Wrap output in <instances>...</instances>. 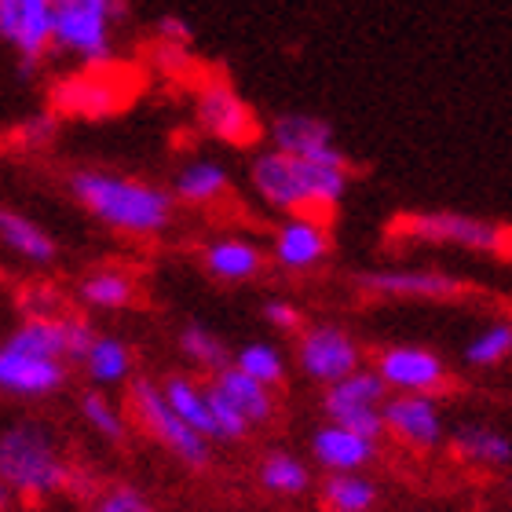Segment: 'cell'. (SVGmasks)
Instances as JSON below:
<instances>
[{
	"instance_id": "37",
	"label": "cell",
	"mask_w": 512,
	"mask_h": 512,
	"mask_svg": "<svg viewBox=\"0 0 512 512\" xmlns=\"http://www.w3.org/2000/svg\"><path fill=\"white\" fill-rule=\"evenodd\" d=\"M260 319L267 322V330H275V333H293L297 337L308 322H304V308H300L293 297H267L264 304H260Z\"/></svg>"
},
{
	"instance_id": "17",
	"label": "cell",
	"mask_w": 512,
	"mask_h": 512,
	"mask_svg": "<svg viewBox=\"0 0 512 512\" xmlns=\"http://www.w3.org/2000/svg\"><path fill=\"white\" fill-rule=\"evenodd\" d=\"M384 436L414 450H432L443 443L447 425L436 395H388L384 403Z\"/></svg>"
},
{
	"instance_id": "35",
	"label": "cell",
	"mask_w": 512,
	"mask_h": 512,
	"mask_svg": "<svg viewBox=\"0 0 512 512\" xmlns=\"http://www.w3.org/2000/svg\"><path fill=\"white\" fill-rule=\"evenodd\" d=\"M92 512H158V505L132 483H110L92 498Z\"/></svg>"
},
{
	"instance_id": "18",
	"label": "cell",
	"mask_w": 512,
	"mask_h": 512,
	"mask_svg": "<svg viewBox=\"0 0 512 512\" xmlns=\"http://www.w3.org/2000/svg\"><path fill=\"white\" fill-rule=\"evenodd\" d=\"M198 264L209 278L224 282V286H246V282H256L264 275L271 256L267 249L249 235H216L209 238L198 253Z\"/></svg>"
},
{
	"instance_id": "36",
	"label": "cell",
	"mask_w": 512,
	"mask_h": 512,
	"mask_svg": "<svg viewBox=\"0 0 512 512\" xmlns=\"http://www.w3.org/2000/svg\"><path fill=\"white\" fill-rule=\"evenodd\" d=\"M22 319H59V315H66V297L59 293L55 286H48V282H33V286L22 289Z\"/></svg>"
},
{
	"instance_id": "16",
	"label": "cell",
	"mask_w": 512,
	"mask_h": 512,
	"mask_svg": "<svg viewBox=\"0 0 512 512\" xmlns=\"http://www.w3.org/2000/svg\"><path fill=\"white\" fill-rule=\"evenodd\" d=\"M70 381V363L63 359H44L0 341V395L11 399H48L59 395Z\"/></svg>"
},
{
	"instance_id": "21",
	"label": "cell",
	"mask_w": 512,
	"mask_h": 512,
	"mask_svg": "<svg viewBox=\"0 0 512 512\" xmlns=\"http://www.w3.org/2000/svg\"><path fill=\"white\" fill-rule=\"evenodd\" d=\"M311 458L330 472H363L377 458V439H366L352 428L326 421L311 432Z\"/></svg>"
},
{
	"instance_id": "1",
	"label": "cell",
	"mask_w": 512,
	"mask_h": 512,
	"mask_svg": "<svg viewBox=\"0 0 512 512\" xmlns=\"http://www.w3.org/2000/svg\"><path fill=\"white\" fill-rule=\"evenodd\" d=\"M63 187L110 235L147 242L165 235L176 220L172 191L147 176H132L107 165H77L63 176Z\"/></svg>"
},
{
	"instance_id": "4",
	"label": "cell",
	"mask_w": 512,
	"mask_h": 512,
	"mask_svg": "<svg viewBox=\"0 0 512 512\" xmlns=\"http://www.w3.org/2000/svg\"><path fill=\"white\" fill-rule=\"evenodd\" d=\"M128 0H55V59L74 66H114Z\"/></svg>"
},
{
	"instance_id": "33",
	"label": "cell",
	"mask_w": 512,
	"mask_h": 512,
	"mask_svg": "<svg viewBox=\"0 0 512 512\" xmlns=\"http://www.w3.org/2000/svg\"><path fill=\"white\" fill-rule=\"evenodd\" d=\"M512 355V322H491L465 344V363L476 370H491Z\"/></svg>"
},
{
	"instance_id": "26",
	"label": "cell",
	"mask_w": 512,
	"mask_h": 512,
	"mask_svg": "<svg viewBox=\"0 0 512 512\" xmlns=\"http://www.w3.org/2000/svg\"><path fill=\"white\" fill-rule=\"evenodd\" d=\"M176 348L194 370H202V374L216 377L220 370L235 363V352H231V344L220 337L216 330H209L205 322H183L180 333H176Z\"/></svg>"
},
{
	"instance_id": "19",
	"label": "cell",
	"mask_w": 512,
	"mask_h": 512,
	"mask_svg": "<svg viewBox=\"0 0 512 512\" xmlns=\"http://www.w3.org/2000/svg\"><path fill=\"white\" fill-rule=\"evenodd\" d=\"M231 187H235L231 169L220 158H209V154H194V158L180 161L169 183L176 205H187V209L224 202L227 194H231Z\"/></svg>"
},
{
	"instance_id": "14",
	"label": "cell",
	"mask_w": 512,
	"mask_h": 512,
	"mask_svg": "<svg viewBox=\"0 0 512 512\" xmlns=\"http://www.w3.org/2000/svg\"><path fill=\"white\" fill-rule=\"evenodd\" d=\"M267 256L282 275H311L333 256L330 224L322 216H282L271 231Z\"/></svg>"
},
{
	"instance_id": "34",
	"label": "cell",
	"mask_w": 512,
	"mask_h": 512,
	"mask_svg": "<svg viewBox=\"0 0 512 512\" xmlns=\"http://www.w3.org/2000/svg\"><path fill=\"white\" fill-rule=\"evenodd\" d=\"M59 132H63V118L55 110H37V114H30V118H22L15 125L11 139L26 150H48L59 139Z\"/></svg>"
},
{
	"instance_id": "22",
	"label": "cell",
	"mask_w": 512,
	"mask_h": 512,
	"mask_svg": "<svg viewBox=\"0 0 512 512\" xmlns=\"http://www.w3.org/2000/svg\"><path fill=\"white\" fill-rule=\"evenodd\" d=\"M77 366H81V374H85V381L92 384V388L107 392V388L132 384V377H136V352H132V344H128L125 337L99 330L92 348H88L85 359Z\"/></svg>"
},
{
	"instance_id": "25",
	"label": "cell",
	"mask_w": 512,
	"mask_h": 512,
	"mask_svg": "<svg viewBox=\"0 0 512 512\" xmlns=\"http://www.w3.org/2000/svg\"><path fill=\"white\" fill-rule=\"evenodd\" d=\"M161 392H165L169 406L194 428V432H202L209 443H216L209 384L198 381V377H191V374H165V377H161Z\"/></svg>"
},
{
	"instance_id": "11",
	"label": "cell",
	"mask_w": 512,
	"mask_h": 512,
	"mask_svg": "<svg viewBox=\"0 0 512 512\" xmlns=\"http://www.w3.org/2000/svg\"><path fill=\"white\" fill-rule=\"evenodd\" d=\"M388 384L381 381L374 366H363L355 370L352 377L322 388V410H326V421H337V425L352 428L359 436L377 439L384 436V403H388Z\"/></svg>"
},
{
	"instance_id": "20",
	"label": "cell",
	"mask_w": 512,
	"mask_h": 512,
	"mask_svg": "<svg viewBox=\"0 0 512 512\" xmlns=\"http://www.w3.org/2000/svg\"><path fill=\"white\" fill-rule=\"evenodd\" d=\"M0 249L26 267H55L63 256L59 238L48 227H41L33 216L19 213L11 205H0Z\"/></svg>"
},
{
	"instance_id": "28",
	"label": "cell",
	"mask_w": 512,
	"mask_h": 512,
	"mask_svg": "<svg viewBox=\"0 0 512 512\" xmlns=\"http://www.w3.org/2000/svg\"><path fill=\"white\" fill-rule=\"evenodd\" d=\"M66 315H70V311H66ZM66 315H59V319H19L15 326H11V333L4 337V341L22 348V352H30V355H44V359H63V363H70Z\"/></svg>"
},
{
	"instance_id": "32",
	"label": "cell",
	"mask_w": 512,
	"mask_h": 512,
	"mask_svg": "<svg viewBox=\"0 0 512 512\" xmlns=\"http://www.w3.org/2000/svg\"><path fill=\"white\" fill-rule=\"evenodd\" d=\"M242 374H249L253 381L267 384V388H278V384H286V355H282V348L271 341H246L242 348L235 352V363Z\"/></svg>"
},
{
	"instance_id": "5",
	"label": "cell",
	"mask_w": 512,
	"mask_h": 512,
	"mask_svg": "<svg viewBox=\"0 0 512 512\" xmlns=\"http://www.w3.org/2000/svg\"><path fill=\"white\" fill-rule=\"evenodd\" d=\"M128 417H132V425H136L150 443H158L172 461H180L183 469H191V472L209 469L213 443H209L202 432H194V428L172 410L165 392H161V381H154V377H132V384H128Z\"/></svg>"
},
{
	"instance_id": "15",
	"label": "cell",
	"mask_w": 512,
	"mask_h": 512,
	"mask_svg": "<svg viewBox=\"0 0 512 512\" xmlns=\"http://www.w3.org/2000/svg\"><path fill=\"white\" fill-rule=\"evenodd\" d=\"M374 370L392 395H439L450 384L447 363L421 344H392L377 352Z\"/></svg>"
},
{
	"instance_id": "29",
	"label": "cell",
	"mask_w": 512,
	"mask_h": 512,
	"mask_svg": "<svg viewBox=\"0 0 512 512\" xmlns=\"http://www.w3.org/2000/svg\"><path fill=\"white\" fill-rule=\"evenodd\" d=\"M260 487L278 498H297L311 487V469L308 461H300L297 454L289 450H271L264 461H260Z\"/></svg>"
},
{
	"instance_id": "23",
	"label": "cell",
	"mask_w": 512,
	"mask_h": 512,
	"mask_svg": "<svg viewBox=\"0 0 512 512\" xmlns=\"http://www.w3.org/2000/svg\"><path fill=\"white\" fill-rule=\"evenodd\" d=\"M77 300L85 311H125L139 300V282L118 264H99L77 278Z\"/></svg>"
},
{
	"instance_id": "27",
	"label": "cell",
	"mask_w": 512,
	"mask_h": 512,
	"mask_svg": "<svg viewBox=\"0 0 512 512\" xmlns=\"http://www.w3.org/2000/svg\"><path fill=\"white\" fill-rule=\"evenodd\" d=\"M450 447L469 465H483V469H505V465H512V439L502 436L498 428L461 425L450 436Z\"/></svg>"
},
{
	"instance_id": "31",
	"label": "cell",
	"mask_w": 512,
	"mask_h": 512,
	"mask_svg": "<svg viewBox=\"0 0 512 512\" xmlns=\"http://www.w3.org/2000/svg\"><path fill=\"white\" fill-rule=\"evenodd\" d=\"M322 502L330 512H370L377 505V487L363 472H333L322 483Z\"/></svg>"
},
{
	"instance_id": "8",
	"label": "cell",
	"mask_w": 512,
	"mask_h": 512,
	"mask_svg": "<svg viewBox=\"0 0 512 512\" xmlns=\"http://www.w3.org/2000/svg\"><path fill=\"white\" fill-rule=\"evenodd\" d=\"M0 44L22 81L41 74L55 55V0H0Z\"/></svg>"
},
{
	"instance_id": "13",
	"label": "cell",
	"mask_w": 512,
	"mask_h": 512,
	"mask_svg": "<svg viewBox=\"0 0 512 512\" xmlns=\"http://www.w3.org/2000/svg\"><path fill=\"white\" fill-rule=\"evenodd\" d=\"M355 289L377 300H458L469 282L439 267H370L355 275Z\"/></svg>"
},
{
	"instance_id": "6",
	"label": "cell",
	"mask_w": 512,
	"mask_h": 512,
	"mask_svg": "<svg viewBox=\"0 0 512 512\" xmlns=\"http://www.w3.org/2000/svg\"><path fill=\"white\" fill-rule=\"evenodd\" d=\"M388 235L410 246H454L465 253L502 256L512 249V231L505 224L483 220V216L454 213V209H428V213L395 216Z\"/></svg>"
},
{
	"instance_id": "30",
	"label": "cell",
	"mask_w": 512,
	"mask_h": 512,
	"mask_svg": "<svg viewBox=\"0 0 512 512\" xmlns=\"http://www.w3.org/2000/svg\"><path fill=\"white\" fill-rule=\"evenodd\" d=\"M77 410H81V421H85L99 439H107V443H114V447H121V443L128 439V421H132V417H128L107 392H99V388L81 392Z\"/></svg>"
},
{
	"instance_id": "9",
	"label": "cell",
	"mask_w": 512,
	"mask_h": 512,
	"mask_svg": "<svg viewBox=\"0 0 512 512\" xmlns=\"http://www.w3.org/2000/svg\"><path fill=\"white\" fill-rule=\"evenodd\" d=\"M194 121L209 139L235 150H249L264 139V121L256 118L249 99L220 74L205 77L194 92Z\"/></svg>"
},
{
	"instance_id": "38",
	"label": "cell",
	"mask_w": 512,
	"mask_h": 512,
	"mask_svg": "<svg viewBox=\"0 0 512 512\" xmlns=\"http://www.w3.org/2000/svg\"><path fill=\"white\" fill-rule=\"evenodd\" d=\"M154 37H158V48L165 55H191L194 48V30L183 15H161L154 22Z\"/></svg>"
},
{
	"instance_id": "10",
	"label": "cell",
	"mask_w": 512,
	"mask_h": 512,
	"mask_svg": "<svg viewBox=\"0 0 512 512\" xmlns=\"http://www.w3.org/2000/svg\"><path fill=\"white\" fill-rule=\"evenodd\" d=\"M293 341H297L293 344L297 370L322 388L363 370V344L341 322H308Z\"/></svg>"
},
{
	"instance_id": "7",
	"label": "cell",
	"mask_w": 512,
	"mask_h": 512,
	"mask_svg": "<svg viewBox=\"0 0 512 512\" xmlns=\"http://www.w3.org/2000/svg\"><path fill=\"white\" fill-rule=\"evenodd\" d=\"M132 92H136V81L118 74V66H74L52 85L48 110H55L63 121H103L121 114Z\"/></svg>"
},
{
	"instance_id": "3",
	"label": "cell",
	"mask_w": 512,
	"mask_h": 512,
	"mask_svg": "<svg viewBox=\"0 0 512 512\" xmlns=\"http://www.w3.org/2000/svg\"><path fill=\"white\" fill-rule=\"evenodd\" d=\"M77 465L44 421H15L0 432V483L19 502H44L70 491Z\"/></svg>"
},
{
	"instance_id": "12",
	"label": "cell",
	"mask_w": 512,
	"mask_h": 512,
	"mask_svg": "<svg viewBox=\"0 0 512 512\" xmlns=\"http://www.w3.org/2000/svg\"><path fill=\"white\" fill-rule=\"evenodd\" d=\"M264 139L267 147L286 150L293 158L319 161L330 169H352L348 150L337 143V132L326 118L319 114H304V110H286L275 114L271 121H264Z\"/></svg>"
},
{
	"instance_id": "24",
	"label": "cell",
	"mask_w": 512,
	"mask_h": 512,
	"mask_svg": "<svg viewBox=\"0 0 512 512\" xmlns=\"http://www.w3.org/2000/svg\"><path fill=\"white\" fill-rule=\"evenodd\" d=\"M209 384H213L216 392L224 395L227 403L235 406L238 414L246 417L253 432L275 421V414H278L275 388H267V384L253 381V377L242 374L238 366H227V370H220L216 377H209Z\"/></svg>"
},
{
	"instance_id": "40",
	"label": "cell",
	"mask_w": 512,
	"mask_h": 512,
	"mask_svg": "<svg viewBox=\"0 0 512 512\" xmlns=\"http://www.w3.org/2000/svg\"><path fill=\"white\" fill-rule=\"evenodd\" d=\"M0 275H4V271H0Z\"/></svg>"
},
{
	"instance_id": "2",
	"label": "cell",
	"mask_w": 512,
	"mask_h": 512,
	"mask_svg": "<svg viewBox=\"0 0 512 512\" xmlns=\"http://www.w3.org/2000/svg\"><path fill=\"white\" fill-rule=\"evenodd\" d=\"M246 180L253 198L278 216H333L348 198L352 169H330L319 161L293 158L286 150L260 147L249 154Z\"/></svg>"
},
{
	"instance_id": "39",
	"label": "cell",
	"mask_w": 512,
	"mask_h": 512,
	"mask_svg": "<svg viewBox=\"0 0 512 512\" xmlns=\"http://www.w3.org/2000/svg\"><path fill=\"white\" fill-rule=\"evenodd\" d=\"M15 502H19V498H15V494H11L8 487L0 483V512H11V509H15Z\"/></svg>"
}]
</instances>
